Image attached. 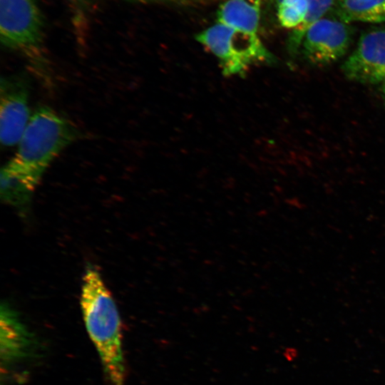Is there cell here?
Listing matches in <instances>:
<instances>
[{
	"mask_svg": "<svg viewBox=\"0 0 385 385\" xmlns=\"http://www.w3.org/2000/svg\"><path fill=\"white\" fill-rule=\"evenodd\" d=\"M81 135L73 122L47 106H38L31 115L17 151L1 170L35 190L50 164Z\"/></svg>",
	"mask_w": 385,
	"mask_h": 385,
	"instance_id": "cell-1",
	"label": "cell"
},
{
	"mask_svg": "<svg viewBox=\"0 0 385 385\" xmlns=\"http://www.w3.org/2000/svg\"><path fill=\"white\" fill-rule=\"evenodd\" d=\"M81 307L107 378L113 385H123L125 371L120 317L101 274L93 267H88L83 277Z\"/></svg>",
	"mask_w": 385,
	"mask_h": 385,
	"instance_id": "cell-2",
	"label": "cell"
},
{
	"mask_svg": "<svg viewBox=\"0 0 385 385\" xmlns=\"http://www.w3.org/2000/svg\"><path fill=\"white\" fill-rule=\"evenodd\" d=\"M0 40L6 48L21 54L46 86L51 85L43 21L36 0H0Z\"/></svg>",
	"mask_w": 385,
	"mask_h": 385,
	"instance_id": "cell-3",
	"label": "cell"
},
{
	"mask_svg": "<svg viewBox=\"0 0 385 385\" xmlns=\"http://www.w3.org/2000/svg\"><path fill=\"white\" fill-rule=\"evenodd\" d=\"M195 38L218 58L225 76L243 75L252 65L275 61L257 34L218 22L198 33Z\"/></svg>",
	"mask_w": 385,
	"mask_h": 385,
	"instance_id": "cell-4",
	"label": "cell"
},
{
	"mask_svg": "<svg viewBox=\"0 0 385 385\" xmlns=\"http://www.w3.org/2000/svg\"><path fill=\"white\" fill-rule=\"evenodd\" d=\"M313 24L306 32L302 51L314 66H325L341 58L351 46L353 29L333 11Z\"/></svg>",
	"mask_w": 385,
	"mask_h": 385,
	"instance_id": "cell-5",
	"label": "cell"
},
{
	"mask_svg": "<svg viewBox=\"0 0 385 385\" xmlns=\"http://www.w3.org/2000/svg\"><path fill=\"white\" fill-rule=\"evenodd\" d=\"M29 83L24 74L1 77L0 82V140L4 147L19 142L31 118Z\"/></svg>",
	"mask_w": 385,
	"mask_h": 385,
	"instance_id": "cell-6",
	"label": "cell"
},
{
	"mask_svg": "<svg viewBox=\"0 0 385 385\" xmlns=\"http://www.w3.org/2000/svg\"><path fill=\"white\" fill-rule=\"evenodd\" d=\"M342 70L349 80L376 84L385 81V27L364 32Z\"/></svg>",
	"mask_w": 385,
	"mask_h": 385,
	"instance_id": "cell-7",
	"label": "cell"
},
{
	"mask_svg": "<svg viewBox=\"0 0 385 385\" xmlns=\"http://www.w3.org/2000/svg\"><path fill=\"white\" fill-rule=\"evenodd\" d=\"M1 357L6 365L26 357L31 338L16 312L8 304L1 307Z\"/></svg>",
	"mask_w": 385,
	"mask_h": 385,
	"instance_id": "cell-8",
	"label": "cell"
},
{
	"mask_svg": "<svg viewBox=\"0 0 385 385\" xmlns=\"http://www.w3.org/2000/svg\"><path fill=\"white\" fill-rule=\"evenodd\" d=\"M262 0H225L218 7V23L240 31L257 34Z\"/></svg>",
	"mask_w": 385,
	"mask_h": 385,
	"instance_id": "cell-9",
	"label": "cell"
},
{
	"mask_svg": "<svg viewBox=\"0 0 385 385\" xmlns=\"http://www.w3.org/2000/svg\"><path fill=\"white\" fill-rule=\"evenodd\" d=\"M332 11L347 23H381L385 21V0H339Z\"/></svg>",
	"mask_w": 385,
	"mask_h": 385,
	"instance_id": "cell-10",
	"label": "cell"
},
{
	"mask_svg": "<svg viewBox=\"0 0 385 385\" xmlns=\"http://www.w3.org/2000/svg\"><path fill=\"white\" fill-rule=\"evenodd\" d=\"M339 0H308L307 14L302 23L289 36L288 48L294 53L302 45L307 30L336 7Z\"/></svg>",
	"mask_w": 385,
	"mask_h": 385,
	"instance_id": "cell-11",
	"label": "cell"
},
{
	"mask_svg": "<svg viewBox=\"0 0 385 385\" xmlns=\"http://www.w3.org/2000/svg\"><path fill=\"white\" fill-rule=\"evenodd\" d=\"M34 190L17 176L1 170V197L7 204L22 209Z\"/></svg>",
	"mask_w": 385,
	"mask_h": 385,
	"instance_id": "cell-12",
	"label": "cell"
},
{
	"mask_svg": "<svg viewBox=\"0 0 385 385\" xmlns=\"http://www.w3.org/2000/svg\"><path fill=\"white\" fill-rule=\"evenodd\" d=\"M308 0H282L277 4V16L280 25L292 30L304 21Z\"/></svg>",
	"mask_w": 385,
	"mask_h": 385,
	"instance_id": "cell-13",
	"label": "cell"
},
{
	"mask_svg": "<svg viewBox=\"0 0 385 385\" xmlns=\"http://www.w3.org/2000/svg\"><path fill=\"white\" fill-rule=\"evenodd\" d=\"M138 3H159L166 4H173L180 6H195L205 5L216 0H128Z\"/></svg>",
	"mask_w": 385,
	"mask_h": 385,
	"instance_id": "cell-14",
	"label": "cell"
},
{
	"mask_svg": "<svg viewBox=\"0 0 385 385\" xmlns=\"http://www.w3.org/2000/svg\"><path fill=\"white\" fill-rule=\"evenodd\" d=\"M382 92H383V96L384 98V100H385V81L383 82V86H382Z\"/></svg>",
	"mask_w": 385,
	"mask_h": 385,
	"instance_id": "cell-15",
	"label": "cell"
},
{
	"mask_svg": "<svg viewBox=\"0 0 385 385\" xmlns=\"http://www.w3.org/2000/svg\"><path fill=\"white\" fill-rule=\"evenodd\" d=\"M282 0H270L271 2L274 3L276 5L279 3Z\"/></svg>",
	"mask_w": 385,
	"mask_h": 385,
	"instance_id": "cell-16",
	"label": "cell"
}]
</instances>
